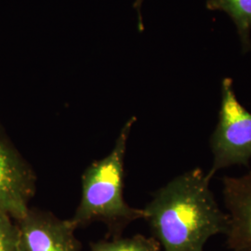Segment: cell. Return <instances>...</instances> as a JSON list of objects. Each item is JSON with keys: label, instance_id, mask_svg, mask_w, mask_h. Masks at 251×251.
I'll return each instance as SVG.
<instances>
[{"label": "cell", "instance_id": "1", "mask_svg": "<svg viewBox=\"0 0 251 251\" xmlns=\"http://www.w3.org/2000/svg\"><path fill=\"white\" fill-rule=\"evenodd\" d=\"M211 179L196 168L158 189L145 206L144 219L161 251H203L217 234H225L229 216L209 187Z\"/></svg>", "mask_w": 251, "mask_h": 251}, {"label": "cell", "instance_id": "7", "mask_svg": "<svg viewBox=\"0 0 251 251\" xmlns=\"http://www.w3.org/2000/svg\"><path fill=\"white\" fill-rule=\"evenodd\" d=\"M206 9L222 10L233 20L243 51H251V0H207Z\"/></svg>", "mask_w": 251, "mask_h": 251}, {"label": "cell", "instance_id": "6", "mask_svg": "<svg viewBox=\"0 0 251 251\" xmlns=\"http://www.w3.org/2000/svg\"><path fill=\"white\" fill-rule=\"evenodd\" d=\"M223 197L229 216L225 233L233 251H251V171L240 177L225 176Z\"/></svg>", "mask_w": 251, "mask_h": 251}, {"label": "cell", "instance_id": "4", "mask_svg": "<svg viewBox=\"0 0 251 251\" xmlns=\"http://www.w3.org/2000/svg\"><path fill=\"white\" fill-rule=\"evenodd\" d=\"M36 185L33 169L0 126V210L15 222L22 219L30 208Z\"/></svg>", "mask_w": 251, "mask_h": 251}, {"label": "cell", "instance_id": "2", "mask_svg": "<svg viewBox=\"0 0 251 251\" xmlns=\"http://www.w3.org/2000/svg\"><path fill=\"white\" fill-rule=\"evenodd\" d=\"M136 120L129 118L110 153L84 171L80 203L70 219L76 229L100 222L106 226L105 238L112 239L121 237L131 223L144 219V209L129 206L124 198L126 144Z\"/></svg>", "mask_w": 251, "mask_h": 251}, {"label": "cell", "instance_id": "5", "mask_svg": "<svg viewBox=\"0 0 251 251\" xmlns=\"http://www.w3.org/2000/svg\"><path fill=\"white\" fill-rule=\"evenodd\" d=\"M17 251H81L75 236L76 227L69 220H62L51 212L29 208L17 222Z\"/></svg>", "mask_w": 251, "mask_h": 251}, {"label": "cell", "instance_id": "10", "mask_svg": "<svg viewBox=\"0 0 251 251\" xmlns=\"http://www.w3.org/2000/svg\"><path fill=\"white\" fill-rule=\"evenodd\" d=\"M143 2H144V0H135L134 4H133V7L137 10V13H138V29L140 32H143L144 29L142 12H141Z\"/></svg>", "mask_w": 251, "mask_h": 251}, {"label": "cell", "instance_id": "8", "mask_svg": "<svg viewBox=\"0 0 251 251\" xmlns=\"http://www.w3.org/2000/svg\"><path fill=\"white\" fill-rule=\"evenodd\" d=\"M90 251H161V248L152 236L135 234L131 237L104 238L91 242Z\"/></svg>", "mask_w": 251, "mask_h": 251}, {"label": "cell", "instance_id": "3", "mask_svg": "<svg viewBox=\"0 0 251 251\" xmlns=\"http://www.w3.org/2000/svg\"><path fill=\"white\" fill-rule=\"evenodd\" d=\"M213 161L206 172L211 179L220 170L233 166L250 167L251 160V113L243 106L233 90V80L222 82L219 120L210 138Z\"/></svg>", "mask_w": 251, "mask_h": 251}, {"label": "cell", "instance_id": "9", "mask_svg": "<svg viewBox=\"0 0 251 251\" xmlns=\"http://www.w3.org/2000/svg\"><path fill=\"white\" fill-rule=\"evenodd\" d=\"M10 216L0 210V251H17L18 227Z\"/></svg>", "mask_w": 251, "mask_h": 251}]
</instances>
